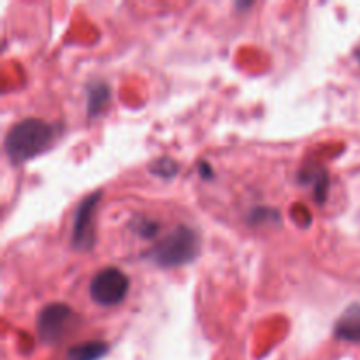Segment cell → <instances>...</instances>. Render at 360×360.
Wrapping results in <instances>:
<instances>
[{
	"label": "cell",
	"instance_id": "cell-1",
	"mask_svg": "<svg viewBox=\"0 0 360 360\" xmlns=\"http://www.w3.org/2000/svg\"><path fill=\"white\" fill-rule=\"evenodd\" d=\"M55 141V129L37 118H28L11 127L6 136V153L13 164H23L48 150Z\"/></svg>",
	"mask_w": 360,
	"mask_h": 360
},
{
	"label": "cell",
	"instance_id": "cell-2",
	"mask_svg": "<svg viewBox=\"0 0 360 360\" xmlns=\"http://www.w3.org/2000/svg\"><path fill=\"white\" fill-rule=\"evenodd\" d=\"M199 253V238L193 229L178 225L167 236L155 243L148 252L151 262L160 267H178L192 262Z\"/></svg>",
	"mask_w": 360,
	"mask_h": 360
},
{
	"label": "cell",
	"instance_id": "cell-3",
	"mask_svg": "<svg viewBox=\"0 0 360 360\" xmlns=\"http://www.w3.org/2000/svg\"><path fill=\"white\" fill-rule=\"evenodd\" d=\"M79 319L72 308L62 302L48 304L41 309L37 316V334L42 343L55 345L60 343L74 327L77 326Z\"/></svg>",
	"mask_w": 360,
	"mask_h": 360
},
{
	"label": "cell",
	"instance_id": "cell-4",
	"mask_svg": "<svg viewBox=\"0 0 360 360\" xmlns=\"http://www.w3.org/2000/svg\"><path fill=\"white\" fill-rule=\"evenodd\" d=\"M129 278L118 267H105L98 271L90 281V295L97 304L116 306L125 299L129 292Z\"/></svg>",
	"mask_w": 360,
	"mask_h": 360
},
{
	"label": "cell",
	"instance_id": "cell-5",
	"mask_svg": "<svg viewBox=\"0 0 360 360\" xmlns=\"http://www.w3.org/2000/svg\"><path fill=\"white\" fill-rule=\"evenodd\" d=\"M101 200V192H95L88 195L86 199L81 200L74 213L72 232H70V243L72 248L77 252H88L95 245V207Z\"/></svg>",
	"mask_w": 360,
	"mask_h": 360
},
{
	"label": "cell",
	"instance_id": "cell-6",
	"mask_svg": "<svg viewBox=\"0 0 360 360\" xmlns=\"http://www.w3.org/2000/svg\"><path fill=\"white\" fill-rule=\"evenodd\" d=\"M336 336L341 340L360 341V306L348 309L336 326Z\"/></svg>",
	"mask_w": 360,
	"mask_h": 360
},
{
	"label": "cell",
	"instance_id": "cell-7",
	"mask_svg": "<svg viewBox=\"0 0 360 360\" xmlns=\"http://www.w3.org/2000/svg\"><path fill=\"white\" fill-rule=\"evenodd\" d=\"M108 352L109 347L104 341H86L70 348L67 357L69 360H101Z\"/></svg>",
	"mask_w": 360,
	"mask_h": 360
},
{
	"label": "cell",
	"instance_id": "cell-8",
	"mask_svg": "<svg viewBox=\"0 0 360 360\" xmlns=\"http://www.w3.org/2000/svg\"><path fill=\"white\" fill-rule=\"evenodd\" d=\"M302 181L315 186V195L320 202H322V199L326 200L327 186H329V179H327L326 169L316 167V169H309V171H304V174H302Z\"/></svg>",
	"mask_w": 360,
	"mask_h": 360
},
{
	"label": "cell",
	"instance_id": "cell-9",
	"mask_svg": "<svg viewBox=\"0 0 360 360\" xmlns=\"http://www.w3.org/2000/svg\"><path fill=\"white\" fill-rule=\"evenodd\" d=\"M111 91L105 84H95L88 90V115L95 116L104 109V105L109 102Z\"/></svg>",
	"mask_w": 360,
	"mask_h": 360
},
{
	"label": "cell",
	"instance_id": "cell-10",
	"mask_svg": "<svg viewBox=\"0 0 360 360\" xmlns=\"http://www.w3.org/2000/svg\"><path fill=\"white\" fill-rule=\"evenodd\" d=\"M176 164L171 160V158H160V160L155 162L153 172L155 174L162 176V178H171V176L176 174Z\"/></svg>",
	"mask_w": 360,
	"mask_h": 360
},
{
	"label": "cell",
	"instance_id": "cell-11",
	"mask_svg": "<svg viewBox=\"0 0 360 360\" xmlns=\"http://www.w3.org/2000/svg\"><path fill=\"white\" fill-rule=\"evenodd\" d=\"M158 227L157 224L153 221H146V220H141V227H139V234L144 236V238H153L157 234Z\"/></svg>",
	"mask_w": 360,
	"mask_h": 360
},
{
	"label": "cell",
	"instance_id": "cell-12",
	"mask_svg": "<svg viewBox=\"0 0 360 360\" xmlns=\"http://www.w3.org/2000/svg\"><path fill=\"white\" fill-rule=\"evenodd\" d=\"M355 56H357V60H359V63H360V48L357 49V53H355Z\"/></svg>",
	"mask_w": 360,
	"mask_h": 360
}]
</instances>
